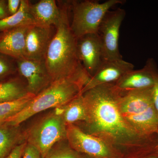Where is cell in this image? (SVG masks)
Instances as JSON below:
<instances>
[{
    "instance_id": "1",
    "label": "cell",
    "mask_w": 158,
    "mask_h": 158,
    "mask_svg": "<svg viewBox=\"0 0 158 158\" xmlns=\"http://www.w3.org/2000/svg\"><path fill=\"white\" fill-rule=\"evenodd\" d=\"M82 94L87 119L74 125L109 144L124 158L154 155L158 143L156 133L142 135L125 120L118 107L120 90L114 83L98 85Z\"/></svg>"
},
{
    "instance_id": "2",
    "label": "cell",
    "mask_w": 158,
    "mask_h": 158,
    "mask_svg": "<svg viewBox=\"0 0 158 158\" xmlns=\"http://www.w3.org/2000/svg\"><path fill=\"white\" fill-rule=\"evenodd\" d=\"M69 6L65 5L62 8V18L49 45L44 63L52 82L66 78L88 82L90 77L78 58L77 38L70 28Z\"/></svg>"
},
{
    "instance_id": "3",
    "label": "cell",
    "mask_w": 158,
    "mask_h": 158,
    "mask_svg": "<svg viewBox=\"0 0 158 158\" xmlns=\"http://www.w3.org/2000/svg\"><path fill=\"white\" fill-rule=\"evenodd\" d=\"M87 83L85 80L75 78L54 81L36 95L22 110L4 123L20 126L37 113L51 108L63 106L82 94V90Z\"/></svg>"
},
{
    "instance_id": "4",
    "label": "cell",
    "mask_w": 158,
    "mask_h": 158,
    "mask_svg": "<svg viewBox=\"0 0 158 158\" xmlns=\"http://www.w3.org/2000/svg\"><path fill=\"white\" fill-rule=\"evenodd\" d=\"M119 90L118 109L127 122L142 135L156 133L158 116L154 105L152 88Z\"/></svg>"
},
{
    "instance_id": "5",
    "label": "cell",
    "mask_w": 158,
    "mask_h": 158,
    "mask_svg": "<svg viewBox=\"0 0 158 158\" xmlns=\"http://www.w3.org/2000/svg\"><path fill=\"white\" fill-rule=\"evenodd\" d=\"M67 126L62 109L55 108L24 131L26 142L36 148L43 158L55 144L66 140Z\"/></svg>"
},
{
    "instance_id": "6",
    "label": "cell",
    "mask_w": 158,
    "mask_h": 158,
    "mask_svg": "<svg viewBox=\"0 0 158 158\" xmlns=\"http://www.w3.org/2000/svg\"><path fill=\"white\" fill-rule=\"evenodd\" d=\"M123 3V0H108L103 3L90 0L70 2V28L74 35L78 39L86 34L98 33L107 12L112 7Z\"/></svg>"
},
{
    "instance_id": "7",
    "label": "cell",
    "mask_w": 158,
    "mask_h": 158,
    "mask_svg": "<svg viewBox=\"0 0 158 158\" xmlns=\"http://www.w3.org/2000/svg\"><path fill=\"white\" fill-rule=\"evenodd\" d=\"M66 139L72 148L93 158H124L118 151L95 136L85 133L74 124L67 126Z\"/></svg>"
},
{
    "instance_id": "8",
    "label": "cell",
    "mask_w": 158,
    "mask_h": 158,
    "mask_svg": "<svg viewBox=\"0 0 158 158\" xmlns=\"http://www.w3.org/2000/svg\"><path fill=\"white\" fill-rule=\"evenodd\" d=\"M125 15V11L121 8L110 10L99 26L98 34L101 40L105 61L123 59L118 48V39L120 27Z\"/></svg>"
},
{
    "instance_id": "9",
    "label": "cell",
    "mask_w": 158,
    "mask_h": 158,
    "mask_svg": "<svg viewBox=\"0 0 158 158\" xmlns=\"http://www.w3.org/2000/svg\"><path fill=\"white\" fill-rule=\"evenodd\" d=\"M15 60L18 74L24 80L29 93L36 96L52 82L44 61L25 58Z\"/></svg>"
},
{
    "instance_id": "10",
    "label": "cell",
    "mask_w": 158,
    "mask_h": 158,
    "mask_svg": "<svg viewBox=\"0 0 158 158\" xmlns=\"http://www.w3.org/2000/svg\"><path fill=\"white\" fill-rule=\"evenodd\" d=\"M78 58L90 77L105 62L101 40L98 33L86 34L77 39Z\"/></svg>"
},
{
    "instance_id": "11",
    "label": "cell",
    "mask_w": 158,
    "mask_h": 158,
    "mask_svg": "<svg viewBox=\"0 0 158 158\" xmlns=\"http://www.w3.org/2000/svg\"><path fill=\"white\" fill-rule=\"evenodd\" d=\"M158 71L156 62L149 59L143 68L128 72L114 84L119 90L125 91L152 88Z\"/></svg>"
},
{
    "instance_id": "12",
    "label": "cell",
    "mask_w": 158,
    "mask_h": 158,
    "mask_svg": "<svg viewBox=\"0 0 158 158\" xmlns=\"http://www.w3.org/2000/svg\"><path fill=\"white\" fill-rule=\"evenodd\" d=\"M53 36L52 27L30 26L26 34L25 58L44 61Z\"/></svg>"
},
{
    "instance_id": "13",
    "label": "cell",
    "mask_w": 158,
    "mask_h": 158,
    "mask_svg": "<svg viewBox=\"0 0 158 158\" xmlns=\"http://www.w3.org/2000/svg\"><path fill=\"white\" fill-rule=\"evenodd\" d=\"M134 67L133 64L123 59L105 61L89 79L81 94L98 85L115 83L125 74L134 69Z\"/></svg>"
},
{
    "instance_id": "14",
    "label": "cell",
    "mask_w": 158,
    "mask_h": 158,
    "mask_svg": "<svg viewBox=\"0 0 158 158\" xmlns=\"http://www.w3.org/2000/svg\"><path fill=\"white\" fill-rule=\"evenodd\" d=\"M30 26L15 28L0 33V53L15 59L25 58L26 34Z\"/></svg>"
},
{
    "instance_id": "15",
    "label": "cell",
    "mask_w": 158,
    "mask_h": 158,
    "mask_svg": "<svg viewBox=\"0 0 158 158\" xmlns=\"http://www.w3.org/2000/svg\"><path fill=\"white\" fill-rule=\"evenodd\" d=\"M30 12L36 25L56 27L62 18V9H59L55 0H41L31 4Z\"/></svg>"
},
{
    "instance_id": "16",
    "label": "cell",
    "mask_w": 158,
    "mask_h": 158,
    "mask_svg": "<svg viewBox=\"0 0 158 158\" xmlns=\"http://www.w3.org/2000/svg\"><path fill=\"white\" fill-rule=\"evenodd\" d=\"M25 142L24 131L20 126L0 124V158H6L16 146Z\"/></svg>"
},
{
    "instance_id": "17",
    "label": "cell",
    "mask_w": 158,
    "mask_h": 158,
    "mask_svg": "<svg viewBox=\"0 0 158 158\" xmlns=\"http://www.w3.org/2000/svg\"><path fill=\"white\" fill-rule=\"evenodd\" d=\"M30 5L29 1L21 0L16 13L0 20V33L15 28L36 25L30 12Z\"/></svg>"
},
{
    "instance_id": "18",
    "label": "cell",
    "mask_w": 158,
    "mask_h": 158,
    "mask_svg": "<svg viewBox=\"0 0 158 158\" xmlns=\"http://www.w3.org/2000/svg\"><path fill=\"white\" fill-rule=\"evenodd\" d=\"M22 79L19 75L15 76L0 82V103L16 100L30 94Z\"/></svg>"
},
{
    "instance_id": "19",
    "label": "cell",
    "mask_w": 158,
    "mask_h": 158,
    "mask_svg": "<svg viewBox=\"0 0 158 158\" xmlns=\"http://www.w3.org/2000/svg\"><path fill=\"white\" fill-rule=\"evenodd\" d=\"M66 124H76L85 122L87 112L82 94H80L63 106L60 107Z\"/></svg>"
},
{
    "instance_id": "20",
    "label": "cell",
    "mask_w": 158,
    "mask_h": 158,
    "mask_svg": "<svg viewBox=\"0 0 158 158\" xmlns=\"http://www.w3.org/2000/svg\"><path fill=\"white\" fill-rule=\"evenodd\" d=\"M35 96L28 94L16 100L0 103V124L20 112Z\"/></svg>"
},
{
    "instance_id": "21",
    "label": "cell",
    "mask_w": 158,
    "mask_h": 158,
    "mask_svg": "<svg viewBox=\"0 0 158 158\" xmlns=\"http://www.w3.org/2000/svg\"><path fill=\"white\" fill-rule=\"evenodd\" d=\"M82 154L71 147L67 139L58 142L43 158H85Z\"/></svg>"
},
{
    "instance_id": "22",
    "label": "cell",
    "mask_w": 158,
    "mask_h": 158,
    "mask_svg": "<svg viewBox=\"0 0 158 158\" xmlns=\"http://www.w3.org/2000/svg\"><path fill=\"white\" fill-rule=\"evenodd\" d=\"M17 74L16 60L0 53V82L8 80Z\"/></svg>"
},
{
    "instance_id": "23",
    "label": "cell",
    "mask_w": 158,
    "mask_h": 158,
    "mask_svg": "<svg viewBox=\"0 0 158 158\" xmlns=\"http://www.w3.org/2000/svg\"><path fill=\"white\" fill-rule=\"evenodd\" d=\"M21 158H42V157L36 148L27 143Z\"/></svg>"
},
{
    "instance_id": "24",
    "label": "cell",
    "mask_w": 158,
    "mask_h": 158,
    "mask_svg": "<svg viewBox=\"0 0 158 158\" xmlns=\"http://www.w3.org/2000/svg\"><path fill=\"white\" fill-rule=\"evenodd\" d=\"M21 0H8L7 7L9 15H13L18 11Z\"/></svg>"
},
{
    "instance_id": "25",
    "label": "cell",
    "mask_w": 158,
    "mask_h": 158,
    "mask_svg": "<svg viewBox=\"0 0 158 158\" xmlns=\"http://www.w3.org/2000/svg\"><path fill=\"white\" fill-rule=\"evenodd\" d=\"M26 144L25 142L18 145L6 158H21Z\"/></svg>"
},
{
    "instance_id": "26",
    "label": "cell",
    "mask_w": 158,
    "mask_h": 158,
    "mask_svg": "<svg viewBox=\"0 0 158 158\" xmlns=\"http://www.w3.org/2000/svg\"><path fill=\"white\" fill-rule=\"evenodd\" d=\"M152 90L154 105L158 116V71L156 74L155 83L152 87Z\"/></svg>"
},
{
    "instance_id": "27",
    "label": "cell",
    "mask_w": 158,
    "mask_h": 158,
    "mask_svg": "<svg viewBox=\"0 0 158 158\" xmlns=\"http://www.w3.org/2000/svg\"><path fill=\"white\" fill-rule=\"evenodd\" d=\"M10 16L7 7V1L0 0V20Z\"/></svg>"
},
{
    "instance_id": "28",
    "label": "cell",
    "mask_w": 158,
    "mask_h": 158,
    "mask_svg": "<svg viewBox=\"0 0 158 158\" xmlns=\"http://www.w3.org/2000/svg\"><path fill=\"white\" fill-rule=\"evenodd\" d=\"M157 135L158 137V130L156 132ZM154 155L158 157V143L157 144V145L156 148V149L155 150V152Z\"/></svg>"
},
{
    "instance_id": "29",
    "label": "cell",
    "mask_w": 158,
    "mask_h": 158,
    "mask_svg": "<svg viewBox=\"0 0 158 158\" xmlns=\"http://www.w3.org/2000/svg\"><path fill=\"white\" fill-rule=\"evenodd\" d=\"M145 158H158L157 156L155 155H152L149 156Z\"/></svg>"
},
{
    "instance_id": "30",
    "label": "cell",
    "mask_w": 158,
    "mask_h": 158,
    "mask_svg": "<svg viewBox=\"0 0 158 158\" xmlns=\"http://www.w3.org/2000/svg\"><path fill=\"white\" fill-rule=\"evenodd\" d=\"M93 158L90 157L88 156H86V158Z\"/></svg>"
}]
</instances>
